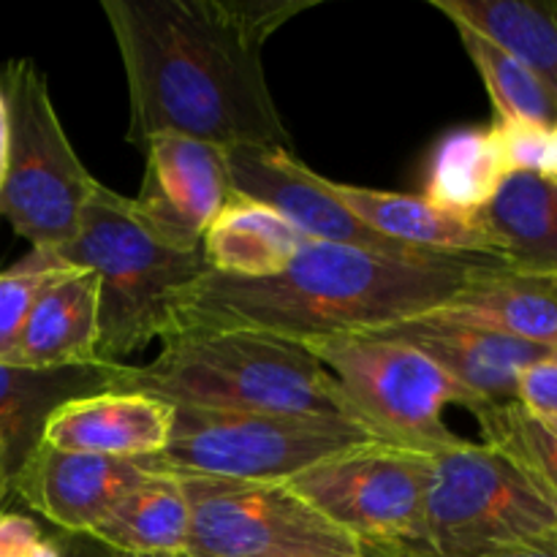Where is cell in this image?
I'll return each mask as SVG.
<instances>
[{
    "label": "cell",
    "instance_id": "f546056e",
    "mask_svg": "<svg viewBox=\"0 0 557 557\" xmlns=\"http://www.w3.org/2000/svg\"><path fill=\"white\" fill-rule=\"evenodd\" d=\"M0 557H63V549L30 517L0 511Z\"/></svg>",
    "mask_w": 557,
    "mask_h": 557
},
{
    "label": "cell",
    "instance_id": "7402d4cb",
    "mask_svg": "<svg viewBox=\"0 0 557 557\" xmlns=\"http://www.w3.org/2000/svg\"><path fill=\"white\" fill-rule=\"evenodd\" d=\"M520 60L557 103V0H430Z\"/></svg>",
    "mask_w": 557,
    "mask_h": 557
},
{
    "label": "cell",
    "instance_id": "83f0119b",
    "mask_svg": "<svg viewBox=\"0 0 557 557\" xmlns=\"http://www.w3.org/2000/svg\"><path fill=\"white\" fill-rule=\"evenodd\" d=\"M506 174H542L553 128L531 120H495L490 125Z\"/></svg>",
    "mask_w": 557,
    "mask_h": 557
},
{
    "label": "cell",
    "instance_id": "5bb4252c",
    "mask_svg": "<svg viewBox=\"0 0 557 557\" xmlns=\"http://www.w3.org/2000/svg\"><path fill=\"white\" fill-rule=\"evenodd\" d=\"M375 335L419 348L451 381H457L476 400V406L517 400V381L522 370L549 357V348L544 346H533L500 332L435 319V315L400 321L389 330H379Z\"/></svg>",
    "mask_w": 557,
    "mask_h": 557
},
{
    "label": "cell",
    "instance_id": "cb8c5ba5",
    "mask_svg": "<svg viewBox=\"0 0 557 557\" xmlns=\"http://www.w3.org/2000/svg\"><path fill=\"white\" fill-rule=\"evenodd\" d=\"M506 177L493 131L460 128L435 147L424 196L449 210L479 212L495 199Z\"/></svg>",
    "mask_w": 557,
    "mask_h": 557
},
{
    "label": "cell",
    "instance_id": "f1b7e54d",
    "mask_svg": "<svg viewBox=\"0 0 557 557\" xmlns=\"http://www.w3.org/2000/svg\"><path fill=\"white\" fill-rule=\"evenodd\" d=\"M384 553L395 557H557V531L542 539H528V542L487 544V547L471 549H430L422 544H403V547H389Z\"/></svg>",
    "mask_w": 557,
    "mask_h": 557
},
{
    "label": "cell",
    "instance_id": "d6a6232c",
    "mask_svg": "<svg viewBox=\"0 0 557 557\" xmlns=\"http://www.w3.org/2000/svg\"><path fill=\"white\" fill-rule=\"evenodd\" d=\"M9 150H11V120H9V103H5L3 87H0V188L5 183V172H9Z\"/></svg>",
    "mask_w": 557,
    "mask_h": 557
},
{
    "label": "cell",
    "instance_id": "2e32d148",
    "mask_svg": "<svg viewBox=\"0 0 557 557\" xmlns=\"http://www.w3.org/2000/svg\"><path fill=\"white\" fill-rule=\"evenodd\" d=\"M435 319L500 332L533 346H557V275L484 259Z\"/></svg>",
    "mask_w": 557,
    "mask_h": 557
},
{
    "label": "cell",
    "instance_id": "d590c367",
    "mask_svg": "<svg viewBox=\"0 0 557 557\" xmlns=\"http://www.w3.org/2000/svg\"><path fill=\"white\" fill-rule=\"evenodd\" d=\"M364 555L368 557H395V555H389V553H384V549H364Z\"/></svg>",
    "mask_w": 557,
    "mask_h": 557
},
{
    "label": "cell",
    "instance_id": "d4e9b609",
    "mask_svg": "<svg viewBox=\"0 0 557 557\" xmlns=\"http://www.w3.org/2000/svg\"><path fill=\"white\" fill-rule=\"evenodd\" d=\"M484 441L506 457L557 509V435L517 400L471 408Z\"/></svg>",
    "mask_w": 557,
    "mask_h": 557
},
{
    "label": "cell",
    "instance_id": "277c9868",
    "mask_svg": "<svg viewBox=\"0 0 557 557\" xmlns=\"http://www.w3.org/2000/svg\"><path fill=\"white\" fill-rule=\"evenodd\" d=\"M58 253L98 277L101 364H125L147 343L163 341L180 292L207 272L201 250L163 245L141 226L128 196L103 183L92 188L74 239Z\"/></svg>",
    "mask_w": 557,
    "mask_h": 557
},
{
    "label": "cell",
    "instance_id": "8fae6325",
    "mask_svg": "<svg viewBox=\"0 0 557 557\" xmlns=\"http://www.w3.org/2000/svg\"><path fill=\"white\" fill-rule=\"evenodd\" d=\"M145 174L131 199L141 226L174 250H201L210 223L234 199L226 150L177 134L150 136Z\"/></svg>",
    "mask_w": 557,
    "mask_h": 557
},
{
    "label": "cell",
    "instance_id": "9c48e42d",
    "mask_svg": "<svg viewBox=\"0 0 557 557\" xmlns=\"http://www.w3.org/2000/svg\"><path fill=\"white\" fill-rule=\"evenodd\" d=\"M555 531V506L493 446L466 438L433 457L422 547L471 549L528 542Z\"/></svg>",
    "mask_w": 557,
    "mask_h": 557
},
{
    "label": "cell",
    "instance_id": "4316f807",
    "mask_svg": "<svg viewBox=\"0 0 557 557\" xmlns=\"http://www.w3.org/2000/svg\"><path fill=\"white\" fill-rule=\"evenodd\" d=\"M74 270L54 248H30L14 267L0 272V362L14 351L44 288Z\"/></svg>",
    "mask_w": 557,
    "mask_h": 557
},
{
    "label": "cell",
    "instance_id": "8d00e7d4",
    "mask_svg": "<svg viewBox=\"0 0 557 557\" xmlns=\"http://www.w3.org/2000/svg\"><path fill=\"white\" fill-rule=\"evenodd\" d=\"M128 557V555H125ZM141 557H194L190 553H163V555H141Z\"/></svg>",
    "mask_w": 557,
    "mask_h": 557
},
{
    "label": "cell",
    "instance_id": "3957f363",
    "mask_svg": "<svg viewBox=\"0 0 557 557\" xmlns=\"http://www.w3.org/2000/svg\"><path fill=\"white\" fill-rule=\"evenodd\" d=\"M109 392H139L172 408L292 413L359 424L337 381L308 348L250 332H172L147 364H117Z\"/></svg>",
    "mask_w": 557,
    "mask_h": 557
},
{
    "label": "cell",
    "instance_id": "44dd1931",
    "mask_svg": "<svg viewBox=\"0 0 557 557\" xmlns=\"http://www.w3.org/2000/svg\"><path fill=\"white\" fill-rule=\"evenodd\" d=\"M498 259L522 270L557 275V188L542 174H511L479 210Z\"/></svg>",
    "mask_w": 557,
    "mask_h": 557
},
{
    "label": "cell",
    "instance_id": "ffe728a7",
    "mask_svg": "<svg viewBox=\"0 0 557 557\" xmlns=\"http://www.w3.org/2000/svg\"><path fill=\"white\" fill-rule=\"evenodd\" d=\"M299 228L259 201L234 196L201 239L207 270L232 277H272L308 245Z\"/></svg>",
    "mask_w": 557,
    "mask_h": 557
},
{
    "label": "cell",
    "instance_id": "9a60e30c",
    "mask_svg": "<svg viewBox=\"0 0 557 557\" xmlns=\"http://www.w3.org/2000/svg\"><path fill=\"white\" fill-rule=\"evenodd\" d=\"M174 408L139 392H98L74 397L47 419L41 444L60 451L147 460L172 438Z\"/></svg>",
    "mask_w": 557,
    "mask_h": 557
},
{
    "label": "cell",
    "instance_id": "f35d334b",
    "mask_svg": "<svg viewBox=\"0 0 557 557\" xmlns=\"http://www.w3.org/2000/svg\"><path fill=\"white\" fill-rule=\"evenodd\" d=\"M549 357H553V359H555V362H557V346L553 348V351H549Z\"/></svg>",
    "mask_w": 557,
    "mask_h": 557
},
{
    "label": "cell",
    "instance_id": "e0dca14e",
    "mask_svg": "<svg viewBox=\"0 0 557 557\" xmlns=\"http://www.w3.org/2000/svg\"><path fill=\"white\" fill-rule=\"evenodd\" d=\"M324 183L357 221L392 243L430 250V253L479 256V259L500 261L493 237L479 221V212L449 210L430 201L428 196L362 188V185L335 183L326 177Z\"/></svg>",
    "mask_w": 557,
    "mask_h": 557
},
{
    "label": "cell",
    "instance_id": "8992f818",
    "mask_svg": "<svg viewBox=\"0 0 557 557\" xmlns=\"http://www.w3.org/2000/svg\"><path fill=\"white\" fill-rule=\"evenodd\" d=\"M373 441L379 438L359 424L324 417L174 408L172 438L139 468L174 479L288 482L337 451Z\"/></svg>",
    "mask_w": 557,
    "mask_h": 557
},
{
    "label": "cell",
    "instance_id": "836d02e7",
    "mask_svg": "<svg viewBox=\"0 0 557 557\" xmlns=\"http://www.w3.org/2000/svg\"><path fill=\"white\" fill-rule=\"evenodd\" d=\"M542 177H547L557 188V123L553 125V136H549V152H547V163H544Z\"/></svg>",
    "mask_w": 557,
    "mask_h": 557
},
{
    "label": "cell",
    "instance_id": "7c38bea8",
    "mask_svg": "<svg viewBox=\"0 0 557 557\" xmlns=\"http://www.w3.org/2000/svg\"><path fill=\"white\" fill-rule=\"evenodd\" d=\"M226 163L234 196L267 205L308 239L354 245V248L389 256L430 253V250L392 243L357 221L330 194L324 177L310 172L286 147H226Z\"/></svg>",
    "mask_w": 557,
    "mask_h": 557
},
{
    "label": "cell",
    "instance_id": "6da1fadb",
    "mask_svg": "<svg viewBox=\"0 0 557 557\" xmlns=\"http://www.w3.org/2000/svg\"><path fill=\"white\" fill-rule=\"evenodd\" d=\"M319 0H103L125 82V139L177 134L218 147H288L264 47Z\"/></svg>",
    "mask_w": 557,
    "mask_h": 557
},
{
    "label": "cell",
    "instance_id": "5b68a950",
    "mask_svg": "<svg viewBox=\"0 0 557 557\" xmlns=\"http://www.w3.org/2000/svg\"><path fill=\"white\" fill-rule=\"evenodd\" d=\"M299 346L324 364L357 422L384 444L435 457L466 441L444 422V408L471 411L476 400L419 348L375 332L315 337Z\"/></svg>",
    "mask_w": 557,
    "mask_h": 557
},
{
    "label": "cell",
    "instance_id": "74e56055",
    "mask_svg": "<svg viewBox=\"0 0 557 557\" xmlns=\"http://www.w3.org/2000/svg\"><path fill=\"white\" fill-rule=\"evenodd\" d=\"M272 557H305V555H272ZM368 557V555H364Z\"/></svg>",
    "mask_w": 557,
    "mask_h": 557
},
{
    "label": "cell",
    "instance_id": "ba28073f",
    "mask_svg": "<svg viewBox=\"0 0 557 557\" xmlns=\"http://www.w3.org/2000/svg\"><path fill=\"white\" fill-rule=\"evenodd\" d=\"M433 457L403 446L373 444L315 462L288 487L364 549L422 542Z\"/></svg>",
    "mask_w": 557,
    "mask_h": 557
},
{
    "label": "cell",
    "instance_id": "52a82bcc",
    "mask_svg": "<svg viewBox=\"0 0 557 557\" xmlns=\"http://www.w3.org/2000/svg\"><path fill=\"white\" fill-rule=\"evenodd\" d=\"M9 103V172L0 188V218L33 248H65L98 180L71 147L44 71L33 60L0 69Z\"/></svg>",
    "mask_w": 557,
    "mask_h": 557
},
{
    "label": "cell",
    "instance_id": "484cf974",
    "mask_svg": "<svg viewBox=\"0 0 557 557\" xmlns=\"http://www.w3.org/2000/svg\"><path fill=\"white\" fill-rule=\"evenodd\" d=\"M451 25L487 87L490 101L495 107V120H531V123L553 128L557 123V103L547 87L536 79V74H531L520 60L511 58L506 49L484 38L482 33L471 30L460 22H451Z\"/></svg>",
    "mask_w": 557,
    "mask_h": 557
},
{
    "label": "cell",
    "instance_id": "1f68e13d",
    "mask_svg": "<svg viewBox=\"0 0 557 557\" xmlns=\"http://www.w3.org/2000/svg\"><path fill=\"white\" fill-rule=\"evenodd\" d=\"M60 549H63V557H125L123 553H114L112 547L98 542V539L87 536V533H63Z\"/></svg>",
    "mask_w": 557,
    "mask_h": 557
},
{
    "label": "cell",
    "instance_id": "7a4b0ae2",
    "mask_svg": "<svg viewBox=\"0 0 557 557\" xmlns=\"http://www.w3.org/2000/svg\"><path fill=\"white\" fill-rule=\"evenodd\" d=\"M482 261L449 253L389 256L310 239L272 277L207 270L180 292L172 332L232 330L299 346L315 337L389 330L433 313Z\"/></svg>",
    "mask_w": 557,
    "mask_h": 557
},
{
    "label": "cell",
    "instance_id": "d6986e66",
    "mask_svg": "<svg viewBox=\"0 0 557 557\" xmlns=\"http://www.w3.org/2000/svg\"><path fill=\"white\" fill-rule=\"evenodd\" d=\"M98 277L96 272L79 270L60 275L44 288L16 341L14 351L3 364L30 370L87 368L98 362Z\"/></svg>",
    "mask_w": 557,
    "mask_h": 557
},
{
    "label": "cell",
    "instance_id": "4dcf8cb0",
    "mask_svg": "<svg viewBox=\"0 0 557 557\" xmlns=\"http://www.w3.org/2000/svg\"><path fill=\"white\" fill-rule=\"evenodd\" d=\"M517 403L525 406L536 417H555L557 413V362L553 357L539 359L531 368L522 370L517 381Z\"/></svg>",
    "mask_w": 557,
    "mask_h": 557
},
{
    "label": "cell",
    "instance_id": "603a6c76",
    "mask_svg": "<svg viewBox=\"0 0 557 557\" xmlns=\"http://www.w3.org/2000/svg\"><path fill=\"white\" fill-rule=\"evenodd\" d=\"M87 536L128 557L185 553L190 504L180 479L147 473Z\"/></svg>",
    "mask_w": 557,
    "mask_h": 557
},
{
    "label": "cell",
    "instance_id": "e575fe53",
    "mask_svg": "<svg viewBox=\"0 0 557 557\" xmlns=\"http://www.w3.org/2000/svg\"><path fill=\"white\" fill-rule=\"evenodd\" d=\"M539 419H542V422L547 424V428L553 430V433L557 435V413H555V417H539Z\"/></svg>",
    "mask_w": 557,
    "mask_h": 557
},
{
    "label": "cell",
    "instance_id": "ac0fdd59",
    "mask_svg": "<svg viewBox=\"0 0 557 557\" xmlns=\"http://www.w3.org/2000/svg\"><path fill=\"white\" fill-rule=\"evenodd\" d=\"M117 364L30 370L0 362V504L14 476L41 444L47 419L74 397L109 392Z\"/></svg>",
    "mask_w": 557,
    "mask_h": 557
},
{
    "label": "cell",
    "instance_id": "4fadbf2b",
    "mask_svg": "<svg viewBox=\"0 0 557 557\" xmlns=\"http://www.w3.org/2000/svg\"><path fill=\"white\" fill-rule=\"evenodd\" d=\"M145 476L147 471L134 460L38 444L14 476L11 493L63 533H90Z\"/></svg>",
    "mask_w": 557,
    "mask_h": 557
},
{
    "label": "cell",
    "instance_id": "30bf717a",
    "mask_svg": "<svg viewBox=\"0 0 557 557\" xmlns=\"http://www.w3.org/2000/svg\"><path fill=\"white\" fill-rule=\"evenodd\" d=\"M190 504L194 557H364V547L305 504L286 482L180 479Z\"/></svg>",
    "mask_w": 557,
    "mask_h": 557
}]
</instances>
